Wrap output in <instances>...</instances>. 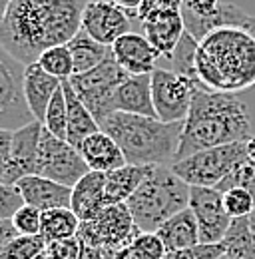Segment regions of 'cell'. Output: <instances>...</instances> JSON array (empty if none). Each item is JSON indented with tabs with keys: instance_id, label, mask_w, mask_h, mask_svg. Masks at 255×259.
<instances>
[{
	"instance_id": "cell-1",
	"label": "cell",
	"mask_w": 255,
	"mask_h": 259,
	"mask_svg": "<svg viewBox=\"0 0 255 259\" xmlns=\"http://www.w3.org/2000/svg\"><path fill=\"white\" fill-rule=\"evenodd\" d=\"M88 0H12L2 22L0 44L24 64L52 46L68 44L82 28Z\"/></svg>"
},
{
	"instance_id": "cell-2",
	"label": "cell",
	"mask_w": 255,
	"mask_h": 259,
	"mask_svg": "<svg viewBox=\"0 0 255 259\" xmlns=\"http://www.w3.org/2000/svg\"><path fill=\"white\" fill-rule=\"evenodd\" d=\"M251 136L249 110L239 94L211 92L197 86L190 114L184 120L176 162L207 148L245 142Z\"/></svg>"
},
{
	"instance_id": "cell-3",
	"label": "cell",
	"mask_w": 255,
	"mask_h": 259,
	"mask_svg": "<svg viewBox=\"0 0 255 259\" xmlns=\"http://www.w3.org/2000/svg\"><path fill=\"white\" fill-rule=\"evenodd\" d=\"M197 84L211 92L239 94L255 84V38L245 28L225 26L199 40Z\"/></svg>"
},
{
	"instance_id": "cell-4",
	"label": "cell",
	"mask_w": 255,
	"mask_h": 259,
	"mask_svg": "<svg viewBox=\"0 0 255 259\" xmlns=\"http://www.w3.org/2000/svg\"><path fill=\"white\" fill-rule=\"evenodd\" d=\"M100 130L114 138L128 163L172 167L178 158L184 122L167 124L158 118L114 112L100 124Z\"/></svg>"
},
{
	"instance_id": "cell-5",
	"label": "cell",
	"mask_w": 255,
	"mask_h": 259,
	"mask_svg": "<svg viewBox=\"0 0 255 259\" xmlns=\"http://www.w3.org/2000/svg\"><path fill=\"white\" fill-rule=\"evenodd\" d=\"M190 184L169 165H152L148 178L126 203L140 231H158L163 222L190 207Z\"/></svg>"
},
{
	"instance_id": "cell-6",
	"label": "cell",
	"mask_w": 255,
	"mask_h": 259,
	"mask_svg": "<svg viewBox=\"0 0 255 259\" xmlns=\"http://www.w3.org/2000/svg\"><path fill=\"white\" fill-rule=\"evenodd\" d=\"M245 142H233V144L195 152L188 158L176 162L172 165V169L190 186L218 188V184L223 178L241 160L247 158Z\"/></svg>"
},
{
	"instance_id": "cell-7",
	"label": "cell",
	"mask_w": 255,
	"mask_h": 259,
	"mask_svg": "<svg viewBox=\"0 0 255 259\" xmlns=\"http://www.w3.org/2000/svg\"><path fill=\"white\" fill-rule=\"evenodd\" d=\"M24 76L26 64L0 44V130L16 132L36 122L24 92Z\"/></svg>"
},
{
	"instance_id": "cell-8",
	"label": "cell",
	"mask_w": 255,
	"mask_h": 259,
	"mask_svg": "<svg viewBox=\"0 0 255 259\" xmlns=\"http://www.w3.org/2000/svg\"><path fill=\"white\" fill-rule=\"evenodd\" d=\"M128 74L122 66L114 60L110 54L100 66L86 74L72 76L70 82L76 90V94L82 98V102L88 106L98 124H102L110 114H114V96L118 86L126 80Z\"/></svg>"
},
{
	"instance_id": "cell-9",
	"label": "cell",
	"mask_w": 255,
	"mask_h": 259,
	"mask_svg": "<svg viewBox=\"0 0 255 259\" xmlns=\"http://www.w3.org/2000/svg\"><path fill=\"white\" fill-rule=\"evenodd\" d=\"M44 126V124H42ZM90 171L80 150L74 148L68 140L56 138L46 128H42L36 174L48 180H54L68 188H74Z\"/></svg>"
},
{
	"instance_id": "cell-10",
	"label": "cell",
	"mask_w": 255,
	"mask_h": 259,
	"mask_svg": "<svg viewBox=\"0 0 255 259\" xmlns=\"http://www.w3.org/2000/svg\"><path fill=\"white\" fill-rule=\"evenodd\" d=\"M140 233L128 203H112L104 207L94 220L82 222L78 229V239L96 247H104L112 253L126 247Z\"/></svg>"
},
{
	"instance_id": "cell-11",
	"label": "cell",
	"mask_w": 255,
	"mask_h": 259,
	"mask_svg": "<svg viewBox=\"0 0 255 259\" xmlns=\"http://www.w3.org/2000/svg\"><path fill=\"white\" fill-rule=\"evenodd\" d=\"M197 82L174 72L172 68H156L152 72V100L156 118L161 122H184L190 114Z\"/></svg>"
},
{
	"instance_id": "cell-12",
	"label": "cell",
	"mask_w": 255,
	"mask_h": 259,
	"mask_svg": "<svg viewBox=\"0 0 255 259\" xmlns=\"http://www.w3.org/2000/svg\"><path fill=\"white\" fill-rule=\"evenodd\" d=\"M190 209L193 211L201 243H222L227 229L231 226V218L225 211L223 194L216 188H199L191 186Z\"/></svg>"
},
{
	"instance_id": "cell-13",
	"label": "cell",
	"mask_w": 255,
	"mask_h": 259,
	"mask_svg": "<svg viewBox=\"0 0 255 259\" xmlns=\"http://www.w3.org/2000/svg\"><path fill=\"white\" fill-rule=\"evenodd\" d=\"M82 30L96 42L112 46L120 36L132 32V22L130 14L118 4L108 0H88L82 12Z\"/></svg>"
},
{
	"instance_id": "cell-14",
	"label": "cell",
	"mask_w": 255,
	"mask_h": 259,
	"mask_svg": "<svg viewBox=\"0 0 255 259\" xmlns=\"http://www.w3.org/2000/svg\"><path fill=\"white\" fill-rule=\"evenodd\" d=\"M112 56L128 74H152L158 66L159 52L150 44L144 34L128 32L120 36L112 46Z\"/></svg>"
},
{
	"instance_id": "cell-15",
	"label": "cell",
	"mask_w": 255,
	"mask_h": 259,
	"mask_svg": "<svg viewBox=\"0 0 255 259\" xmlns=\"http://www.w3.org/2000/svg\"><path fill=\"white\" fill-rule=\"evenodd\" d=\"M16 186L24 197V203L40 209V211L70 207V203H72V188L58 184L54 180L42 178L38 174L22 178Z\"/></svg>"
},
{
	"instance_id": "cell-16",
	"label": "cell",
	"mask_w": 255,
	"mask_h": 259,
	"mask_svg": "<svg viewBox=\"0 0 255 259\" xmlns=\"http://www.w3.org/2000/svg\"><path fill=\"white\" fill-rule=\"evenodd\" d=\"M114 110L156 118L152 100V74H130L116 90Z\"/></svg>"
},
{
	"instance_id": "cell-17",
	"label": "cell",
	"mask_w": 255,
	"mask_h": 259,
	"mask_svg": "<svg viewBox=\"0 0 255 259\" xmlns=\"http://www.w3.org/2000/svg\"><path fill=\"white\" fill-rule=\"evenodd\" d=\"M106 199V174L104 171H88L74 188H72V211L80 218V222L94 220L96 215L108 207Z\"/></svg>"
},
{
	"instance_id": "cell-18",
	"label": "cell",
	"mask_w": 255,
	"mask_h": 259,
	"mask_svg": "<svg viewBox=\"0 0 255 259\" xmlns=\"http://www.w3.org/2000/svg\"><path fill=\"white\" fill-rule=\"evenodd\" d=\"M144 36L159 52V56L169 58L182 36L186 34V22L182 12H161L142 22Z\"/></svg>"
},
{
	"instance_id": "cell-19",
	"label": "cell",
	"mask_w": 255,
	"mask_h": 259,
	"mask_svg": "<svg viewBox=\"0 0 255 259\" xmlns=\"http://www.w3.org/2000/svg\"><path fill=\"white\" fill-rule=\"evenodd\" d=\"M62 80L48 74L38 62L26 64V76H24V92L30 106L32 114L38 122H44L46 110L52 102L54 94L60 90Z\"/></svg>"
},
{
	"instance_id": "cell-20",
	"label": "cell",
	"mask_w": 255,
	"mask_h": 259,
	"mask_svg": "<svg viewBox=\"0 0 255 259\" xmlns=\"http://www.w3.org/2000/svg\"><path fill=\"white\" fill-rule=\"evenodd\" d=\"M42 122H32L24 128L16 130L12 136V174L16 184L36 174L38 162V148H40V136H42Z\"/></svg>"
},
{
	"instance_id": "cell-21",
	"label": "cell",
	"mask_w": 255,
	"mask_h": 259,
	"mask_svg": "<svg viewBox=\"0 0 255 259\" xmlns=\"http://www.w3.org/2000/svg\"><path fill=\"white\" fill-rule=\"evenodd\" d=\"M80 154L86 160L88 167L92 171H114L122 165H126V156L120 150V146L114 142L112 136H108L106 132H96L92 136H88L82 146H80Z\"/></svg>"
},
{
	"instance_id": "cell-22",
	"label": "cell",
	"mask_w": 255,
	"mask_h": 259,
	"mask_svg": "<svg viewBox=\"0 0 255 259\" xmlns=\"http://www.w3.org/2000/svg\"><path fill=\"white\" fill-rule=\"evenodd\" d=\"M62 90L66 96V106H68V136H66V140L74 148L80 150L82 142L88 136L100 132V124L96 122L88 106L82 102V98L76 94L70 80H62Z\"/></svg>"
},
{
	"instance_id": "cell-23",
	"label": "cell",
	"mask_w": 255,
	"mask_h": 259,
	"mask_svg": "<svg viewBox=\"0 0 255 259\" xmlns=\"http://www.w3.org/2000/svg\"><path fill=\"white\" fill-rule=\"evenodd\" d=\"M167 253L169 251H180V249H188V247H193L199 241V227H197V220L193 215L190 207L176 213L174 218H169L167 222H163L159 229L156 231Z\"/></svg>"
},
{
	"instance_id": "cell-24",
	"label": "cell",
	"mask_w": 255,
	"mask_h": 259,
	"mask_svg": "<svg viewBox=\"0 0 255 259\" xmlns=\"http://www.w3.org/2000/svg\"><path fill=\"white\" fill-rule=\"evenodd\" d=\"M152 165H134L126 163L114 171L106 174V199L108 203H126L142 182L148 178Z\"/></svg>"
},
{
	"instance_id": "cell-25",
	"label": "cell",
	"mask_w": 255,
	"mask_h": 259,
	"mask_svg": "<svg viewBox=\"0 0 255 259\" xmlns=\"http://www.w3.org/2000/svg\"><path fill=\"white\" fill-rule=\"evenodd\" d=\"M68 48H70L72 62H74V76L94 70L96 66H100L112 54L110 46H104V44L96 42L94 38L88 36L82 28L68 42Z\"/></svg>"
},
{
	"instance_id": "cell-26",
	"label": "cell",
	"mask_w": 255,
	"mask_h": 259,
	"mask_svg": "<svg viewBox=\"0 0 255 259\" xmlns=\"http://www.w3.org/2000/svg\"><path fill=\"white\" fill-rule=\"evenodd\" d=\"M222 243L225 259H255V239L249 227V218L233 220Z\"/></svg>"
},
{
	"instance_id": "cell-27",
	"label": "cell",
	"mask_w": 255,
	"mask_h": 259,
	"mask_svg": "<svg viewBox=\"0 0 255 259\" xmlns=\"http://www.w3.org/2000/svg\"><path fill=\"white\" fill-rule=\"evenodd\" d=\"M80 218L72 211V207H58V209H48L42 211V229L40 235L46 241H58L76 237L80 229Z\"/></svg>"
},
{
	"instance_id": "cell-28",
	"label": "cell",
	"mask_w": 255,
	"mask_h": 259,
	"mask_svg": "<svg viewBox=\"0 0 255 259\" xmlns=\"http://www.w3.org/2000/svg\"><path fill=\"white\" fill-rule=\"evenodd\" d=\"M36 62L48 74L56 76L58 80H70L74 76V62H72V54H70L68 44L48 48L46 52L40 54V58Z\"/></svg>"
},
{
	"instance_id": "cell-29",
	"label": "cell",
	"mask_w": 255,
	"mask_h": 259,
	"mask_svg": "<svg viewBox=\"0 0 255 259\" xmlns=\"http://www.w3.org/2000/svg\"><path fill=\"white\" fill-rule=\"evenodd\" d=\"M197 46H199V42L186 30V34L180 40V44L176 46V50L167 58L172 62V70L174 72H178L182 76H188L193 82H197V78H195V54H197Z\"/></svg>"
},
{
	"instance_id": "cell-30",
	"label": "cell",
	"mask_w": 255,
	"mask_h": 259,
	"mask_svg": "<svg viewBox=\"0 0 255 259\" xmlns=\"http://www.w3.org/2000/svg\"><path fill=\"white\" fill-rule=\"evenodd\" d=\"M48 241L38 235H16L0 253V259H36L46 251Z\"/></svg>"
},
{
	"instance_id": "cell-31",
	"label": "cell",
	"mask_w": 255,
	"mask_h": 259,
	"mask_svg": "<svg viewBox=\"0 0 255 259\" xmlns=\"http://www.w3.org/2000/svg\"><path fill=\"white\" fill-rule=\"evenodd\" d=\"M42 124L56 138L66 140V136H68V106H66V96H64L62 86H60V90L52 98Z\"/></svg>"
},
{
	"instance_id": "cell-32",
	"label": "cell",
	"mask_w": 255,
	"mask_h": 259,
	"mask_svg": "<svg viewBox=\"0 0 255 259\" xmlns=\"http://www.w3.org/2000/svg\"><path fill=\"white\" fill-rule=\"evenodd\" d=\"M233 188H245V190H249V192L255 194V163L249 158H245V160H241V162L237 163L218 184L216 190H220L222 194H225V192H229Z\"/></svg>"
},
{
	"instance_id": "cell-33",
	"label": "cell",
	"mask_w": 255,
	"mask_h": 259,
	"mask_svg": "<svg viewBox=\"0 0 255 259\" xmlns=\"http://www.w3.org/2000/svg\"><path fill=\"white\" fill-rule=\"evenodd\" d=\"M223 203L231 220L249 218L255 209V194L245 188H233L223 194Z\"/></svg>"
},
{
	"instance_id": "cell-34",
	"label": "cell",
	"mask_w": 255,
	"mask_h": 259,
	"mask_svg": "<svg viewBox=\"0 0 255 259\" xmlns=\"http://www.w3.org/2000/svg\"><path fill=\"white\" fill-rule=\"evenodd\" d=\"M132 247L142 259H165L167 255V249L156 231H140L134 237Z\"/></svg>"
},
{
	"instance_id": "cell-35",
	"label": "cell",
	"mask_w": 255,
	"mask_h": 259,
	"mask_svg": "<svg viewBox=\"0 0 255 259\" xmlns=\"http://www.w3.org/2000/svg\"><path fill=\"white\" fill-rule=\"evenodd\" d=\"M12 226L16 227V231H18L20 235H38L40 229H42V211L24 203V205L14 213Z\"/></svg>"
},
{
	"instance_id": "cell-36",
	"label": "cell",
	"mask_w": 255,
	"mask_h": 259,
	"mask_svg": "<svg viewBox=\"0 0 255 259\" xmlns=\"http://www.w3.org/2000/svg\"><path fill=\"white\" fill-rule=\"evenodd\" d=\"M12 136L10 130H0V184L16 186L12 174Z\"/></svg>"
},
{
	"instance_id": "cell-37",
	"label": "cell",
	"mask_w": 255,
	"mask_h": 259,
	"mask_svg": "<svg viewBox=\"0 0 255 259\" xmlns=\"http://www.w3.org/2000/svg\"><path fill=\"white\" fill-rule=\"evenodd\" d=\"M223 243H197L188 249L169 251L165 259H220L223 257Z\"/></svg>"
},
{
	"instance_id": "cell-38",
	"label": "cell",
	"mask_w": 255,
	"mask_h": 259,
	"mask_svg": "<svg viewBox=\"0 0 255 259\" xmlns=\"http://www.w3.org/2000/svg\"><path fill=\"white\" fill-rule=\"evenodd\" d=\"M24 205V197L20 194L18 186L0 184V222L12 220L14 213Z\"/></svg>"
},
{
	"instance_id": "cell-39",
	"label": "cell",
	"mask_w": 255,
	"mask_h": 259,
	"mask_svg": "<svg viewBox=\"0 0 255 259\" xmlns=\"http://www.w3.org/2000/svg\"><path fill=\"white\" fill-rule=\"evenodd\" d=\"M184 4V0H144L136 12V18L144 22L161 12H182Z\"/></svg>"
},
{
	"instance_id": "cell-40",
	"label": "cell",
	"mask_w": 255,
	"mask_h": 259,
	"mask_svg": "<svg viewBox=\"0 0 255 259\" xmlns=\"http://www.w3.org/2000/svg\"><path fill=\"white\" fill-rule=\"evenodd\" d=\"M44 255L46 259H78L80 239L68 237V239H58V241H48Z\"/></svg>"
},
{
	"instance_id": "cell-41",
	"label": "cell",
	"mask_w": 255,
	"mask_h": 259,
	"mask_svg": "<svg viewBox=\"0 0 255 259\" xmlns=\"http://www.w3.org/2000/svg\"><path fill=\"white\" fill-rule=\"evenodd\" d=\"M220 0H186L184 10H188L197 18H211L220 10Z\"/></svg>"
},
{
	"instance_id": "cell-42",
	"label": "cell",
	"mask_w": 255,
	"mask_h": 259,
	"mask_svg": "<svg viewBox=\"0 0 255 259\" xmlns=\"http://www.w3.org/2000/svg\"><path fill=\"white\" fill-rule=\"evenodd\" d=\"M116 253L104 249V247H96V245H90V243H84L80 241V255L78 259H114Z\"/></svg>"
},
{
	"instance_id": "cell-43",
	"label": "cell",
	"mask_w": 255,
	"mask_h": 259,
	"mask_svg": "<svg viewBox=\"0 0 255 259\" xmlns=\"http://www.w3.org/2000/svg\"><path fill=\"white\" fill-rule=\"evenodd\" d=\"M16 235H20V233L16 231V227L12 226V220L0 222V253L4 251V247H6Z\"/></svg>"
},
{
	"instance_id": "cell-44",
	"label": "cell",
	"mask_w": 255,
	"mask_h": 259,
	"mask_svg": "<svg viewBox=\"0 0 255 259\" xmlns=\"http://www.w3.org/2000/svg\"><path fill=\"white\" fill-rule=\"evenodd\" d=\"M114 4H118L120 8H124L128 14H134L136 16V12H138V8H140V4L144 2V0H112Z\"/></svg>"
},
{
	"instance_id": "cell-45",
	"label": "cell",
	"mask_w": 255,
	"mask_h": 259,
	"mask_svg": "<svg viewBox=\"0 0 255 259\" xmlns=\"http://www.w3.org/2000/svg\"><path fill=\"white\" fill-rule=\"evenodd\" d=\"M114 259H142V257L138 255V251H136V249L132 247V243H130V245H126V247L118 249L116 255H114Z\"/></svg>"
},
{
	"instance_id": "cell-46",
	"label": "cell",
	"mask_w": 255,
	"mask_h": 259,
	"mask_svg": "<svg viewBox=\"0 0 255 259\" xmlns=\"http://www.w3.org/2000/svg\"><path fill=\"white\" fill-rule=\"evenodd\" d=\"M245 150H247V158L255 163V136H251V138L245 142Z\"/></svg>"
},
{
	"instance_id": "cell-47",
	"label": "cell",
	"mask_w": 255,
	"mask_h": 259,
	"mask_svg": "<svg viewBox=\"0 0 255 259\" xmlns=\"http://www.w3.org/2000/svg\"><path fill=\"white\" fill-rule=\"evenodd\" d=\"M10 2H12V0H0V22H2V18H4L8 6H10Z\"/></svg>"
},
{
	"instance_id": "cell-48",
	"label": "cell",
	"mask_w": 255,
	"mask_h": 259,
	"mask_svg": "<svg viewBox=\"0 0 255 259\" xmlns=\"http://www.w3.org/2000/svg\"><path fill=\"white\" fill-rule=\"evenodd\" d=\"M249 227H251V233H253V239H255V209L253 213L249 215Z\"/></svg>"
},
{
	"instance_id": "cell-49",
	"label": "cell",
	"mask_w": 255,
	"mask_h": 259,
	"mask_svg": "<svg viewBox=\"0 0 255 259\" xmlns=\"http://www.w3.org/2000/svg\"><path fill=\"white\" fill-rule=\"evenodd\" d=\"M36 259H46V255H44V253H42V255H40V257H36Z\"/></svg>"
},
{
	"instance_id": "cell-50",
	"label": "cell",
	"mask_w": 255,
	"mask_h": 259,
	"mask_svg": "<svg viewBox=\"0 0 255 259\" xmlns=\"http://www.w3.org/2000/svg\"><path fill=\"white\" fill-rule=\"evenodd\" d=\"M220 259H225V257H220Z\"/></svg>"
}]
</instances>
